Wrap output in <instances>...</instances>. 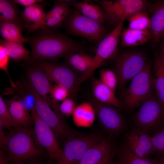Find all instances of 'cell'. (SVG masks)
Returning <instances> with one entry per match:
<instances>
[{
    "label": "cell",
    "mask_w": 164,
    "mask_h": 164,
    "mask_svg": "<svg viewBox=\"0 0 164 164\" xmlns=\"http://www.w3.org/2000/svg\"><path fill=\"white\" fill-rule=\"evenodd\" d=\"M30 111L34 124L32 129L34 139L40 146L45 149L51 159L57 161L63 153L58 138L52 128L39 117L34 107Z\"/></svg>",
    "instance_id": "12"
},
{
    "label": "cell",
    "mask_w": 164,
    "mask_h": 164,
    "mask_svg": "<svg viewBox=\"0 0 164 164\" xmlns=\"http://www.w3.org/2000/svg\"><path fill=\"white\" fill-rule=\"evenodd\" d=\"M13 88L18 93L23 104L28 110L34 107V98L33 95L26 89L22 82L18 81Z\"/></svg>",
    "instance_id": "34"
},
{
    "label": "cell",
    "mask_w": 164,
    "mask_h": 164,
    "mask_svg": "<svg viewBox=\"0 0 164 164\" xmlns=\"http://www.w3.org/2000/svg\"><path fill=\"white\" fill-rule=\"evenodd\" d=\"M114 56L113 71L117 77L118 85L120 87L132 80L147 63L145 55L138 51H128Z\"/></svg>",
    "instance_id": "10"
},
{
    "label": "cell",
    "mask_w": 164,
    "mask_h": 164,
    "mask_svg": "<svg viewBox=\"0 0 164 164\" xmlns=\"http://www.w3.org/2000/svg\"><path fill=\"white\" fill-rule=\"evenodd\" d=\"M6 134L7 140L2 150L6 153L9 164L29 163L39 161L46 151L35 141L32 129L15 126Z\"/></svg>",
    "instance_id": "2"
},
{
    "label": "cell",
    "mask_w": 164,
    "mask_h": 164,
    "mask_svg": "<svg viewBox=\"0 0 164 164\" xmlns=\"http://www.w3.org/2000/svg\"><path fill=\"white\" fill-rule=\"evenodd\" d=\"M43 30L28 38L33 60H55L75 52L95 51V47L86 46L61 33L52 30Z\"/></svg>",
    "instance_id": "1"
},
{
    "label": "cell",
    "mask_w": 164,
    "mask_h": 164,
    "mask_svg": "<svg viewBox=\"0 0 164 164\" xmlns=\"http://www.w3.org/2000/svg\"><path fill=\"white\" fill-rule=\"evenodd\" d=\"M107 12L105 23L115 28L122 20L136 12L146 11L149 3L144 0H94Z\"/></svg>",
    "instance_id": "7"
},
{
    "label": "cell",
    "mask_w": 164,
    "mask_h": 164,
    "mask_svg": "<svg viewBox=\"0 0 164 164\" xmlns=\"http://www.w3.org/2000/svg\"><path fill=\"white\" fill-rule=\"evenodd\" d=\"M91 86L94 97L97 100L113 105L120 110L125 108L123 104L116 97L114 92L99 79H94Z\"/></svg>",
    "instance_id": "22"
},
{
    "label": "cell",
    "mask_w": 164,
    "mask_h": 164,
    "mask_svg": "<svg viewBox=\"0 0 164 164\" xmlns=\"http://www.w3.org/2000/svg\"><path fill=\"white\" fill-rule=\"evenodd\" d=\"M118 164H156L152 159L138 156L129 149L124 142L117 148Z\"/></svg>",
    "instance_id": "26"
},
{
    "label": "cell",
    "mask_w": 164,
    "mask_h": 164,
    "mask_svg": "<svg viewBox=\"0 0 164 164\" xmlns=\"http://www.w3.org/2000/svg\"><path fill=\"white\" fill-rule=\"evenodd\" d=\"M65 58V63L81 74L89 70L93 61V57L83 51L72 53Z\"/></svg>",
    "instance_id": "24"
},
{
    "label": "cell",
    "mask_w": 164,
    "mask_h": 164,
    "mask_svg": "<svg viewBox=\"0 0 164 164\" xmlns=\"http://www.w3.org/2000/svg\"><path fill=\"white\" fill-rule=\"evenodd\" d=\"M148 9L152 14L150 18V30L152 42L156 45L164 35V1L149 4Z\"/></svg>",
    "instance_id": "19"
},
{
    "label": "cell",
    "mask_w": 164,
    "mask_h": 164,
    "mask_svg": "<svg viewBox=\"0 0 164 164\" xmlns=\"http://www.w3.org/2000/svg\"><path fill=\"white\" fill-rule=\"evenodd\" d=\"M14 1L0 0V20L13 22L22 24L20 14Z\"/></svg>",
    "instance_id": "28"
},
{
    "label": "cell",
    "mask_w": 164,
    "mask_h": 164,
    "mask_svg": "<svg viewBox=\"0 0 164 164\" xmlns=\"http://www.w3.org/2000/svg\"><path fill=\"white\" fill-rule=\"evenodd\" d=\"M72 6V1H55L52 9L46 13L45 27L52 30L62 27L66 17L73 12Z\"/></svg>",
    "instance_id": "16"
},
{
    "label": "cell",
    "mask_w": 164,
    "mask_h": 164,
    "mask_svg": "<svg viewBox=\"0 0 164 164\" xmlns=\"http://www.w3.org/2000/svg\"><path fill=\"white\" fill-rule=\"evenodd\" d=\"M10 57L7 51L2 45H0V68L8 75L11 84L13 88L16 86L15 84L10 77L8 70Z\"/></svg>",
    "instance_id": "37"
},
{
    "label": "cell",
    "mask_w": 164,
    "mask_h": 164,
    "mask_svg": "<svg viewBox=\"0 0 164 164\" xmlns=\"http://www.w3.org/2000/svg\"><path fill=\"white\" fill-rule=\"evenodd\" d=\"M26 89L34 98V108L39 117L53 130L58 138L66 141L78 135L53 111L50 105L39 94L28 80L22 81Z\"/></svg>",
    "instance_id": "6"
},
{
    "label": "cell",
    "mask_w": 164,
    "mask_h": 164,
    "mask_svg": "<svg viewBox=\"0 0 164 164\" xmlns=\"http://www.w3.org/2000/svg\"><path fill=\"white\" fill-rule=\"evenodd\" d=\"M50 163H51L50 161H49L46 164H50Z\"/></svg>",
    "instance_id": "48"
},
{
    "label": "cell",
    "mask_w": 164,
    "mask_h": 164,
    "mask_svg": "<svg viewBox=\"0 0 164 164\" xmlns=\"http://www.w3.org/2000/svg\"><path fill=\"white\" fill-rule=\"evenodd\" d=\"M158 55L164 69V41L161 46L160 52Z\"/></svg>",
    "instance_id": "42"
},
{
    "label": "cell",
    "mask_w": 164,
    "mask_h": 164,
    "mask_svg": "<svg viewBox=\"0 0 164 164\" xmlns=\"http://www.w3.org/2000/svg\"><path fill=\"white\" fill-rule=\"evenodd\" d=\"M124 21H121L99 43L90 68L79 77L81 82L83 83L91 76L95 70L103 65L105 60L115 55Z\"/></svg>",
    "instance_id": "9"
},
{
    "label": "cell",
    "mask_w": 164,
    "mask_h": 164,
    "mask_svg": "<svg viewBox=\"0 0 164 164\" xmlns=\"http://www.w3.org/2000/svg\"><path fill=\"white\" fill-rule=\"evenodd\" d=\"M156 95L164 107V88Z\"/></svg>",
    "instance_id": "43"
},
{
    "label": "cell",
    "mask_w": 164,
    "mask_h": 164,
    "mask_svg": "<svg viewBox=\"0 0 164 164\" xmlns=\"http://www.w3.org/2000/svg\"><path fill=\"white\" fill-rule=\"evenodd\" d=\"M32 65L27 70L28 80L37 92L50 106L52 86L50 81L43 71Z\"/></svg>",
    "instance_id": "17"
},
{
    "label": "cell",
    "mask_w": 164,
    "mask_h": 164,
    "mask_svg": "<svg viewBox=\"0 0 164 164\" xmlns=\"http://www.w3.org/2000/svg\"><path fill=\"white\" fill-rule=\"evenodd\" d=\"M46 14L43 5L36 3L25 7L21 13L20 16L22 20L26 22L24 24L25 27L28 31L32 32L41 23Z\"/></svg>",
    "instance_id": "21"
},
{
    "label": "cell",
    "mask_w": 164,
    "mask_h": 164,
    "mask_svg": "<svg viewBox=\"0 0 164 164\" xmlns=\"http://www.w3.org/2000/svg\"><path fill=\"white\" fill-rule=\"evenodd\" d=\"M151 139L156 156L164 155V129L152 136Z\"/></svg>",
    "instance_id": "36"
},
{
    "label": "cell",
    "mask_w": 164,
    "mask_h": 164,
    "mask_svg": "<svg viewBox=\"0 0 164 164\" xmlns=\"http://www.w3.org/2000/svg\"><path fill=\"white\" fill-rule=\"evenodd\" d=\"M76 106L74 101L70 98H67L60 105L59 110L61 114L66 116L72 115Z\"/></svg>",
    "instance_id": "38"
},
{
    "label": "cell",
    "mask_w": 164,
    "mask_h": 164,
    "mask_svg": "<svg viewBox=\"0 0 164 164\" xmlns=\"http://www.w3.org/2000/svg\"><path fill=\"white\" fill-rule=\"evenodd\" d=\"M15 126L12 116L5 102L0 95V128L9 129Z\"/></svg>",
    "instance_id": "33"
},
{
    "label": "cell",
    "mask_w": 164,
    "mask_h": 164,
    "mask_svg": "<svg viewBox=\"0 0 164 164\" xmlns=\"http://www.w3.org/2000/svg\"><path fill=\"white\" fill-rule=\"evenodd\" d=\"M134 114L135 128L143 130L152 136L164 129V107L157 96L152 94Z\"/></svg>",
    "instance_id": "5"
},
{
    "label": "cell",
    "mask_w": 164,
    "mask_h": 164,
    "mask_svg": "<svg viewBox=\"0 0 164 164\" xmlns=\"http://www.w3.org/2000/svg\"><path fill=\"white\" fill-rule=\"evenodd\" d=\"M152 73L151 64L147 62L132 79L129 86L123 89L121 102L128 110H132L141 105L152 93Z\"/></svg>",
    "instance_id": "4"
},
{
    "label": "cell",
    "mask_w": 164,
    "mask_h": 164,
    "mask_svg": "<svg viewBox=\"0 0 164 164\" xmlns=\"http://www.w3.org/2000/svg\"><path fill=\"white\" fill-rule=\"evenodd\" d=\"M152 137L147 132L134 128L125 133L124 142L131 151L136 155L148 157L154 154Z\"/></svg>",
    "instance_id": "14"
},
{
    "label": "cell",
    "mask_w": 164,
    "mask_h": 164,
    "mask_svg": "<svg viewBox=\"0 0 164 164\" xmlns=\"http://www.w3.org/2000/svg\"><path fill=\"white\" fill-rule=\"evenodd\" d=\"M108 164H117L112 160Z\"/></svg>",
    "instance_id": "46"
},
{
    "label": "cell",
    "mask_w": 164,
    "mask_h": 164,
    "mask_svg": "<svg viewBox=\"0 0 164 164\" xmlns=\"http://www.w3.org/2000/svg\"><path fill=\"white\" fill-rule=\"evenodd\" d=\"M102 138L95 134L71 138L66 140L61 158L55 164H76L86 151Z\"/></svg>",
    "instance_id": "13"
},
{
    "label": "cell",
    "mask_w": 164,
    "mask_h": 164,
    "mask_svg": "<svg viewBox=\"0 0 164 164\" xmlns=\"http://www.w3.org/2000/svg\"><path fill=\"white\" fill-rule=\"evenodd\" d=\"M7 140V136L4 133L2 128H0V150H3L4 148Z\"/></svg>",
    "instance_id": "40"
},
{
    "label": "cell",
    "mask_w": 164,
    "mask_h": 164,
    "mask_svg": "<svg viewBox=\"0 0 164 164\" xmlns=\"http://www.w3.org/2000/svg\"><path fill=\"white\" fill-rule=\"evenodd\" d=\"M70 94L66 89L56 84L52 86L51 91V107L54 110L58 109L59 101H63L67 98Z\"/></svg>",
    "instance_id": "32"
},
{
    "label": "cell",
    "mask_w": 164,
    "mask_h": 164,
    "mask_svg": "<svg viewBox=\"0 0 164 164\" xmlns=\"http://www.w3.org/2000/svg\"><path fill=\"white\" fill-rule=\"evenodd\" d=\"M14 1L16 4L22 5L25 7L39 2H43V1L41 0H15Z\"/></svg>",
    "instance_id": "39"
},
{
    "label": "cell",
    "mask_w": 164,
    "mask_h": 164,
    "mask_svg": "<svg viewBox=\"0 0 164 164\" xmlns=\"http://www.w3.org/2000/svg\"><path fill=\"white\" fill-rule=\"evenodd\" d=\"M153 159L156 164H164V155L156 156Z\"/></svg>",
    "instance_id": "44"
},
{
    "label": "cell",
    "mask_w": 164,
    "mask_h": 164,
    "mask_svg": "<svg viewBox=\"0 0 164 164\" xmlns=\"http://www.w3.org/2000/svg\"><path fill=\"white\" fill-rule=\"evenodd\" d=\"M120 46L131 47L144 44L152 39L150 29L140 30L127 28L123 29L121 36Z\"/></svg>",
    "instance_id": "23"
},
{
    "label": "cell",
    "mask_w": 164,
    "mask_h": 164,
    "mask_svg": "<svg viewBox=\"0 0 164 164\" xmlns=\"http://www.w3.org/2000/svg\"><path fill=\"white\" fill-rule=\"evenodd\" d=\"M0 45L7 51L10 58L15 61L24 60L29 62L32 58L29 56V51L23 44L1 39Z\"/></svg>",
    "instance_id": "27"
},
{
    "label": "cell",
    "mask_w": 164,
    "mask_h": 164,
    "mask_svg": "<svg viewBox=\"0 0 164 164\" xmlns=\"http://www.w3.org/2000/svg\"><path fill=\"white\" fill-rule=\"evenodd\" d=\"M126 19L128 22V28L144 30L150 28V18L146 11H141L128 16Z\"/></svg>",
    "instance_id": "30"
},
{
    "label": "cell",
    "mask_w": 164,
    "mask_h": 164,
    "mask_svg": "<svg viewBox=\"0 0 164 164\" xmlns=\"http://www.w3.org/2000/svg\"><path fill=\"white\" fill-rule=\"evenodd\" d=\"M95 115L91 104L84 102L76 106L72 116L75 122L78 124H88L94 121Z\"/></svg>",
    "instance_id": "29"
},
{
    "label": "cell",
    "mask_w": 164,
    "mask_h": 164,
    "mask_svg": "<svg viewBox=\"0 0 164 164\" xmlns=\"http://www.w3.org/2000/svg\"><path fill=\"white\" fill-rule=\"evenodd\" d=\"M6 103L12 116L15 126L29 128L32 121V117L24 106L18 94L6 100Z\"/></svg>",
    "instance_id": "18"
},
{
    "label": "cell",
    "mask_w": 164,
    "mask_h": 164,
    "mask_svg": "<svg viewBox=\"0 0 164 164\" xmlns=\"http://www.w3.org/2000/svg\"><path fill=\"white\" fill-rule=\"evenodd\" d=\"M99 75L100 80L115 92L118 85V80L113 70L103 68L99 71Z\"/></svg>",
    "instance_id": "35"
},
{
    "label": "cell",
    "mask_w": 164,
    "mask_h": 164,
    "mask_svg": "<svg viewBox=\"0 0 164 164\" xmlns=\"http://www.w3.org/2000/svg\"><path fill=\"white\" fill-rule=\"evenodd\" d=\"M95 115L102 127L112 138L126 130L127 124L120 110L110 104L100 102L94 97L91 98Z\"/></svg>",
    "instance_id": "8"
},
{
    "label": "cell",
    "mask_w": 164,
    "mask_h": 164,
    "mask_svg": "<svg viewBox=\"0 0 164 164\" xmlns=\"http://www.w3.org/2000/svg\"><path fill=\"white\" fill-rule=\"evenodd\" d=\"M117 148L112 138H102L89 149L76 164H97L105 159L113 158L116 153Z\"/></svg>",
    "instance_id": "15"
},
{
    "label": "cell",
    "mask_w": 164,
    "mask_h": 164,
    "mask_svg": "<svg viewBox=\"0 0 164 164\" xmlns=\"http://www.w3.org/2000/svg\"><path fill=\"white\" fill-rule=\"evenodd\" d=\"M21 26L13 22L0 20V32L5 40L23 44L28 43L29 39L22 35Z\"/></svg>",
    "instance_id": "25"
},
{
    "label": "cell",
    "mask_w": 164,
    "mask_h": 164,
    "mask_svg": "<svg viewBox=\"0 0 164 164\" xmlns=\"http://www.w3.org/2000/svg\"><path fill=\"white\" fill-rule=\"evenodd\" d=\"M29 63L43 71L50 81L66 89L70 94L77 90L78 77L76 72L65 63L32 59Z\"/></svg>",
    "instance_id": "11"
},
{
    "label": "cell",
    "mask_w": 164,
    "mask_h": 164,
    "mask_svg": "<svg viewBox=\"0 0 164 164\" xmlns=\"http://www.w3.org/2000/svg\"><path fill=\"white\" fill-rule=\"evenodd\" d=\"M152 77L156 94L164 88V69L158 54L155 60Z\"/></svg>",
    "instance_id": "31"
},
{
    "label": "cell",
    "mask_w": 164,
    "mask_h": 164,
    "mask_svg": "<svg viewBox=\"0 0 164 164\" xmlns=\"http://www.w3.org/2000/svg\"><path fill=\"white\" fill-rule=\"evenodd\" d=\"M63 24L68 34L81 37L97 46L108 33L104 25L84 15L74 8Z\"/></svg>",
    "instance_id": "3"
},
{
    "label": "cell",
    "mask_w": 164,
    "mask_h": 164,
    "mask_svg": "<svg viewBox=\"0 0 164 164\" xmlns=\"http://www.w3.org/2000/svg\"><path fill=\"white\" fill-rule=\"evenodd\" d=\"M72 6L84 15L95 20L103 25L105 23L107 12L104 9L91 1L81 2L72 1Z\"/></svg>",
    "instance_id": "20"
},
{
    "label": "cell",
    "mask_w": 164,
    "mask_h": 164,
    "mask_svg": "<svg viewBox=\"0 0 164 164\" xmlns=\"http://www.w3.org/2000/svg\"><path fill=\"white\" fill-rule=\"evenodd\" d=\"M113 157H110L105 159L101 161L97 164H108L112 160Z\"/></svg>",
    "instance_id": "45"
},
{
    "label": "cell",
    "mask_w": 164,
    "mask_h": 164,
    "mask_svg": "<svg viewBox=\"0 0 164 164\" xmlns=\"http://www.w3.org/2000/svg\"><path fill=\"white\" fill-rule=\"evenodd\" d=\"M39 161L34 162H32V163H28V164H39Z\"/></svg>",
    "instance_id": "47"
},
{
    "label": "cell",
    "mask_w": 164,
    "mask_h": 164,
    "mask_svg": "<svg viewBox=\"0 0 164 164\" xmlns=\"http://www.w3.org/2000/svg\"><path fill=\"white\" fill-rule=\"evenodd\" d=\"M9 162L5 154L0 150V164H9Z\"/></svg>",
    "instance_id": "41"
}]
</instances>
